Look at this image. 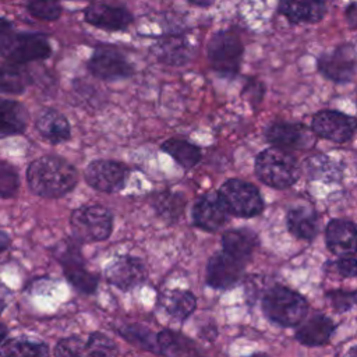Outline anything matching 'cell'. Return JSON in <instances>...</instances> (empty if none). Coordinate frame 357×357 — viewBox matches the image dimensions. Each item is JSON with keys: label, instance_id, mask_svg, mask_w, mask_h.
Wrapping results in <instances>:
<instances>
[{"label": "cell", "instance_id": "6da1fadb", "mask_svg": "<svg viewBox=\"0 0 357 357\" xmlns=\"http://www.w3.org/2000/svg\"><path fill=\"white\" fill-rule=\"evenodd\" d=\"M77 181L75 167L60 156H40L32 160L26 169L29 190L42 198H60L70 192Z\"/></svg>", "mask_w": 357, "mask_h": 357}, {"label": "cell", "instance_id": "7a4b0ae2", "mask_svg": "<svg viewBox=\"0 0 357 357\" xmlns=\"http://www.w3.org/2000/svg\"><path fill=\"white\" fill-rule=\"evenodd\" d=\"M0 54L1 61L24 66L31 61L45 60L52 54L47 36L42 32H15L13 24L0 20Z\"/></svg>", "mask_w": 357, "mask_h": 357}, {"label": "cell", "instance_id": "3957f363", "mask_svg": "<svg viewBox=\"0 0 357 357\" xmlns=\"http://www.w3.org/2000/svg\"><path fill=\"white\" fill-rule=\"evenodd\" d=\"M255 174L264 184L276 190H284L298 180L300 167L289 151L271 146L257 155Z\"/></svg>", "mask_w": 357, "mask_h": 357}, {"label": "cell", "instance_id": "277c9868", "mask_svg": "<svg viewBox=\"0 0 357 357\" xmlns=\"http://www.w3.org/2000/svg\"><path fill=\"white\" fill-rule=\"evenodd\" d=\"M262 311L280 326H296L307 317L308 303L296 290L278 284L264 294Z\"/></svg>", "mask_w": 357, "mask_h": 357}, {"label": "cell", "instance_id": "5b68a950", "mask_svg": "<svg viewBox=\"0 0 357 357\" xmlns=\"http://www.w3.org/2000/svg\"><path fill=\"white\" fill-rule=\"evenodd\" d=\"M206 54L211 67L216 73L225 77H233L240 70L244 45L234 29H220L211 36Z\"/></svg>", "mask_w": 357, "mask_h": 357}, {"label": "cell", "instance_id": "8992f818", "mask_svg": "<svg viewBox=\"0 0 357 357\" xmlns=\"http://www.w3.org/2000/svg\"><path fill=\"white\" fill-rule=\"evenodd\" d=\"M70 226L74 238L78 241H103L112 234L113 216L102 205H85L74 209L70 218Z\"/></svg>", "mask_w": 357, "mask_h": 357}, {"label": "cell", "instance_id": "52a82bcc", "mask_svg": "<svg viewBox=\"0 0 357 357\" xmlns=\"http://www.w3.org/2000/svg\"><path fill=\"white\" fill-rule=\"evenodd\" d=\"M218 194L227 212L237 218H252L264 209V199L258 188L248 181L229 178L220 185Z\"/></svg>", "mask_w": 357, "mask_h": 357}, {"label": "cell", "instance_id": "ba28073f", "mask_svg": "<svg viewBox=\"0 0 357 357\" xmlns=\"http://www.w3.org/2000/svg\"><path fill=\"white\" fill-rule=\"evenodd\" d=\"M74 240L67 238L60 243L56 250V258L61 264L67 280L79 291L92 294L98 287V278L85 268L79 247Z\"/></svg>", "mask_w": 357, "mask_h": 357}, {"label": "cell", "instance_id": "9c48e42d", "mask_svg": "<svg viewBox=\"0 0 357 357\" xmlns=\"http://www.w3.org/2000/svg\"><path fill=\"white\" fill-rule=\"evenodd\" d=\"M89 73L100 79L113 81L128 78L134 74L132 64L127 57L113 46H98L88 60Z\"/></svg>", "mask_w": 357, "mask_h": 357}, {"label": "cell", "instance_id": "30bf717a", "mask_svg": "<svg viewBox=\"0 0 357 357\" xmlns=\"http://www.w3.org/2000/svg\"><path fill=\"white\" fill-rule=\"evenodd\" d=\"M317 66L325 78L337 84H346L357 73V54L351 45H340L331 52L322 53Z\"/></svg>", "mask_w": 357, "mask_h": 357}, {"label": "cell", "instance_id": "8fae6325", "mask_svg": "<svg viewBox=\"0 0 357 357\" xmlns=\"http://www.w3.org/2000/svg\"><path fill=\"white\" fill-rule=\"evenodd\" d=\"M311 128L315 135L324 139L343 144L353 138L356 131V119L337 110H321L314 114Z\"/></svg>", "mask_w": 357, "mask_h": 357}, {"label": "cell", "instance_id": "7c38bea8", "mask_svg": "<svg viewBox=\"0 0 357 357\" xmlns=\"http://www.w3.org/2000/svg\"><path fill=\"white\" fill-rule=\"evenodd\" d=\"M128 169L116 160L98 159L91 162L85 167V181L96 191L116 192L119 191L127 178Z\"/></svg>", "mask_w": 357, "mask_h": 357}, {"label": "cell", "instance_id": "4fadbf2b", "mask_svg": "<svg viewBox=\"0 0 357 357\" xmlns=\"http://www.w3.org/2000/svg\"><path fill=\"white\" fill-rule=\"evenodd\" d=\"M315 132L301 123L276 121L266 128L265 137L273 146L284 151L307 149L315 142Z\"/></svg>", "mask_w": 357, "mask_h": 357}, {"label": "cell", "instance_id": "5bb4252c", "mask_svg": "<svg viewBox=\"0 0 357 357\" xmlns=\"http://www.w3.org/2000/svg\"><path fill=\"white\" fill-rule=\"evenodd\" d=\"M105 275L112 286L128 291L146 279V266L141 258L121 255L106 266Z\"/></svg>", "mask_w": 357, "mask_h": 357}, {"label": "cell", "instance_id": "9a60e30c", "mask_svg": "<svg viewBox=\"0 0 357 357\" xmlns=\"http://www.w3.org/2000/svg\"><path fill=\"white\" fill-rule=\"evenodd\" d=\"M244 264V261L236 258L225 250L213 254L206 266L208 284L222 290L234 286L243 276Z\"/></svg>", "mask_w": 357, "mask_h": 357}, {"label": "cell", "instance_id": "2e32d148", "mask_svg": "<svg viewBox=\"0 0 357 357\" xmlns=\"http://www.w3.org/2000/svg\"><path fill=\"white\" fill-rule=\"evenodd\" d=\"M84 21L103 31H123L134 21V15L124 6L95 3L84 10Z\"/></svg>", "mask_w": 357, "mask_h": 357}, {"label": "cell", "instance_id": "e0dca14e", "mask_svg": "<svg viewBox=\"0 0 357 357\" xmlns=\"http://www.w3.org/2000/svg\"><path fill=\"white\" fill-rule=\"evenodd\" d=\"M227 213L219 194L215 192L204 194L192 206L194 225L205 231L219 230L226 223Z\"/></svg>", "mask_w": 357, "mask_h": 357}, {"label": "cell", "instance_id": "ac0fdd59", "mask_svg": "<svg viewBox=\"0 0 357 357\" xmlns=\"http://www.w3.org/2000/svg\"><path fill=\"white\" fill-rule=\"evenodd\" d=\"M328 250L337 257L354 255L357 252V226L347 219H332L325 229Z\"/></svg>", "mask_w": 357, "mask_h": 357}, {"label": "cell", "instance_id": "d6986e66", "mask_svg": "<svg viewBox=\"0 0 357 357\" xmlns=\"http://www.w3.org/2000/svg\"><path fill=\"white\" fill-rule=\"evenodd\" d=\"M155 57L167 66H183L194 54L190 39L181 33H172L160 38L152 47Z\"/></svg>", "mask_w": 357, "mask_h": 357}, {"label": "cell", "instance_id": "ffe728a7", "mask_svg": "<svg viewBox=\"0 0 357 357\" xmlns=\"http://www.w3.org/2000/svg\"><path fill=\"white\" fill-rule=\"evenodd\" d=\"M278 13L291 24H315L326 14L324 0H279Z\"/></svg>", "mask_w": 357, "mask_h": 357}, {"label": "cell", "instance_id": "44dd1931", "mask_svg": "<svg viewBox=\"0 0 357 357\" xmlns=\"http://www.w3.org/2000/svg\"><path fill=\"white\" fill-rule=\"evenodd\" d=\"M335 329L336 325L331 318L322 314H315L301 322L296 331V339L304 346L318 347L331 340Z\"/></svg>", "mask_w": 357, "mask_h": 357}, {"label": "cell", "instance_id": "7402d4cb", "mask_svg": "<svg viewBox=\"0 0 357 357\" xmlns=\"http://www.w3.org/2000/svg\"><path fill=\"white\" fill-rule=\"evenodd\" d=\"M39 134L52 144H60L70 138V123L56 109L47 107L39 112L35 120Z\"/></svg>", "mask_w": 357, "mask_h": 357}, {"label": "cell", "instance_id": "603a6c76", "mask_svg": "<svg viewBox=\"0 0 357 357\" xmlns=\"http://www.w3.org/2000/svg\"><path fill=\"white\" fill-rule=\"evenodd\" d=\"M259 244L258 236L251 229H231L223 233V250L241 261H247Z\"/></svg>", "mask_w": 357, "mask_h": 357}, {"label": "cell", "instance_id": "cb8c5ba5", "mask_svg": "<svg viewBox=\"0 0 357 357\" xmlns=\"http://www.w3.org/2000/svg\"><path fill=\"white\" fill-rule=\"evenodd\" d=\"M289 231L300 240H312L319 229L318 218L314 209L296 206L287 212L286 218Z\"/></svg>", "mask_w": 357, "mask_h": 357}, {"label": "cell", "instance_id": "d4e9b609", "mask_svg": "<svg viewBox=\"0 0 357 357\" xmlns=\"http://www.w3.org/2000/svg\"><path fill=\"white\" fill-rule=\"evenodd\" d=\"M159 303L170 317L178 321L187 319L197 307L195 296L191 291L181 289L166 290L160 294Z\"/></svg>", "mask_w": 357, "mask_h": 357}, {"label": "cell", "instance_id": "484cf974", "mask_svg": "<svg viewBox=\"0 0 357 357\" xmlns=\"http://www.w3.org/2000/svg\"><path fill=\"white\" fill-rule=\"evenodd\" d=\"M1 137L22 134L28 126V112L24 105L15 100L3 99L0 106Z\"/></svg>", "mask_w": 357, "mask_h": 357}, {"label": "cell", "instance_id": "4316f807", "mask_svg": "<svg viewBox=\"0 0 357 357\" xmlns=\"http://www.w3.org/2000/svg\"><path fill=\"white\" fill-rule=\"evenodd\" d=\"M162 151L169 153L181 167L187 170L192 169L201 160L199 148L185 139L170 138L163 142Z\"/></svg>", "mask_w": 357, "mask_h": 357}, {"label": "cell", "instance_id": "83f0119b", "mask_svg": "<svg viewBox=\"0 0 357 357\" xmlns=\"http://www.w3.org/2000/svg\"><path fill=\"white\" fill-rule=\"evenodd\" d=\"M158 344L159 353L166 356H188L198 353L190 339L170 329H165L158 333Z\"/></svg>", "mask_w": 357, "mask_h": 357}, {"label": "cell", "instance_id": "f1b7e54d", "mask_svg": "<svg viewBox=\"0 0 357 357\" xmlns=\"http://www.w3.org/2000/svg\"><path fill=\"white\" fill-rule=\"evenodd\" d=\"M152 205L156 211V213L166 222H176L184 211L185 199L183 195L177 192L163 191L155 195Z\"/></svg>", "mask_w": 357, "mask_h": 357}, {"label": "cell", "instance_id": "f546056e", "mask_svg": "<svg viewBox=\"0 0 357 357\" xmlns=\"http://www.w3.org/2000/svg\"><path fill=\"white\" fill-rule=\"evenodd\" d=\"M29 82V75L24 66L1 61L0 88L7 93H21Z\"/></svg>", "mask_w": 357, "mask_h": 357}, {"label": "cell", "instance_id": "4dcf8cb0", "mask_svg": "<svg viewBox=\"0 0 357 357\" xmlns=\"http://www.w3.org/2000/svg\"><path fill=\"white\" fill-rule=\"evenodd\" d=\"M3 356H18V357H33V356H47L49 347L46 343L29 340L25 337H14L3 340L1 344Z\"/></svg>", "mask_w": 357, "mask_h": 357}, {"label": "cell", "instance_id": "1f68e13d", "mask_svg": "<svg viewBox=\"0 0 357 357\" xmlns=\"http://www.w3.org/2000/svg\"><path fill=\"white\" fill-rule=\"evenodd\" d=\"M308 173L315 180H324L326 183H337L343 177V169L339 163L329 159L325 155H317L307 163Z\"/></svg>", "mask_w": 357, "mask_h": 357}, {"label": "cell", "instance_id": "d6a6232c", "mask_svg": "<svg viewBox=\"0 0 357 357\" xmlns=\"http://www.w3.org/2000/svg\"><path fill=\"white\" fill-rule=\"evenodd\" d=\"M121 336L128 340L130 343L139 346L142 349H146L153 353H159V344H158V335H153L146 328H142L139 325H130L120 329Z\"/></svg>", "mask_w": 357, "mask_h": 357}, {"label": "cell", "instance_id": "836d02e7", "mask_svg": "<svg viewBox=\"0 0 357 357\" xmlns=\"http://www.w3.org/2000/svg\"><path fill=\"white\" fill-rule=\"evenodd\" d=\"M60 0H31L26 4L28 13L42 21H54L61 15Z\"/></svg>", "mask_w": 357, "mask_h": 357}, {"label": "cell", "instance_id": "e575fe53", "mask_svg": "<svg viewBox=\"0 0 357 357\" xmlns=\"http://www.w3.org/2000/svg\"><path fill=\"white\" fill-rule=\"evenodd\" d=\"M89 356H116L119 354L116 343L105 333L93 332L89 335L86 342V351Z\"/></svg>", "mask_w": 357, "mask_h": 357}, {"label": "cell", "instance_id": "d590c367", "mask_svg": "<svg viewBox=\"0 0 357 357\" xmlns=\"http://www.w3.org/2000/svg\"><path fill=\"white\" fill-rule=\"evenodd\" d=\"M326 298L332 308L337 312H347L357 305V291L354 290L333 289L326 291Z\"/></svg>", "mask_w": 357, "mask_h": 357}, {"label": "cell", "instance_id": "8d00e7d4", "mask_svg": "<svg viewBox=\"0 0 357 357\" xmlns=\"http://www.w3.org/2000/svg\"><path fill=\"white\" fill-rule=\"evenodd\" d=\"M0 188H1V197L4 199L13 197L18 188V174L14 170V167L11 165H8L7 162L1 163Z\"/></svg>", "mask_w": 357, "mask_h": 357}, {"label": "cell", "instance_id": "74e56055", "mask_svg": "<svg viewBox=\"0 0 357 357\" xmlns=\"http://www.w3.org/2000/svg\"><path fill=\"white\" fill-rule=\"evenodd\" d=\"M86 351V343L82 342L78 336H70L66 339H61L56 344L54 353L57 356H79Z\"/></svg>", "mask_w": 357, "mask_h": 357}, {"label": "cell", "instance_id": "f35d334b", "mask_svg": "<svg viewBox=\"0 0 357 357\" xmlns=\"http://www.w3.org/2000/svg\"><path fill=\"white\" fill-rule=\"evenodd\" d=\"M336 272L342 278H354L357 276V257L347 255V257H339L335 262H331Z\"/></svg>", "mask_w": 357, "mask_h": 357}, {"label": "cell", "instance_id": "ab89813d", "mask_svg": "<svg viewBox=\"0 0 357 357\" xmlns=\"http://www.w3.org/2000/svg\"><path fill=\"white\" fill-rule=\"evenodd\" d=\"M264 93H265V86L258 79H250L243 91V95L250 102H259L262 99Z\"/></svg>", "mask_w": 357, "mask_h": 357}, {"label": "cell", "instance_id": "60d3db41", "mask_svg": "<svg viewBox=\"0 0 357 357\" xmlns=\"http://www.w3.org/2000/svg\"><path fill=\"white\" fill-rule=\"evenodd\" d=\"M346 20H347L350 28L357 29V1L347 6V8H346Z\"/></svg>", "mask_w": 357, "mask_h": 357}, {"label": "cell", "instance_id": "b9f144b4", "mask_svg": "<svg viewBox=\"0 0 357 357\" xmlns=\"http://www.w3.org/2000/svg\"><path fill=\"white\" fill-rule=\"evenodd\" d=\"M185 1L190 3L191 6L201 7V8H209L216 3V0H185Z\"/></svg>", "mask_w": 357, "mask_h": 357}, {"label": "cell", "instance_id": "7bdbcfd3", "mask_svg": "<svg viewBox=\"0 0 357 357\" xmlns=\"http://www.w3.org/2000/svg\"><path fill=\"white\" fill-rule=\"evenodd\" d=\"M7 247V234L3 231L1 233V250H4Z\"/></svg>", "mask_w": 357, "mask_h": 357}, {"label": "cell", "instance_id": "ee69618b", "mask_svg": "<svg viewBox=\"0 0 357 357\" xmlns=\"http://www.w3.org/2000/svg\"><path fill=\"white\" fill-rule=\"evenodd\" d=\"M347 354H349V356H357V346L351 347V349L347 351Z\"/></svg>", "mask_w": 357, "mask_h": 357}, {"label": "cell", "instance_id": "f6af8a7d", "mask_svg": "<svg viewBox=\"0 0 357 357\" xmlns=\"http://www.w3.org/2000/svg\"><path fill=\"white\" fill-rule=\"evenodd\" d=\"M356 131H357V119H356Z\"/></svg>", "mask_w": 357, "mask_h": 357}, {"label": "cell", "instance_id": "bcb514c9", "mask_svg": "<svg viewBox=\"0 0 357 357\" xmlns=\"http://www.w3.org/2000/svg\"><path fill=\"white\" fill-rule=\"evenodd\" d=\"M70 1H74V0H70Z\"/></svg>", "mask_w": 357, "mask_h": 357}]
</instances>
